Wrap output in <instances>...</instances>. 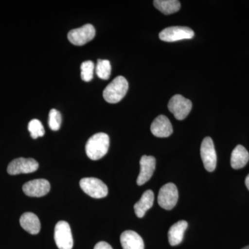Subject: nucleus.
Wrapping results in <instances>:
<instances>
[{"mask_svg":"<svg viewBox=\"0 0 249 249\" xmlns=\"http://www.w3.org/2000/svg\"><path fill=\"white\" fill-rule=\"evenodd\" d=\"M109 147V136L103 132H100L90 137L87 142L85 150L90 160H101L106 155Z\"/></svg>","mask_w":249,"mask_h":249,"instance_id":"nucleus-1","label":"nucleus"},{"mask_svg":"<svg viewBox=\"0 0 249 249\" xmlns=\"http://www.w3.org/2000/svg\"><path fill=\"white\" fill-rule=\"evenodd\" d=\"M129 89L127 80L124 76L114 78L103 91V98L107 103L115 104L120 102Z\"/></svg>","mask_w":249,"mask_h":249,"instance_id":"nucleus-2","label":"nucleus"},{"mask_svg":"<svg viewBox=\"0 0 249 249\" xmlns=\"http://www.w3.org/2000/svg\"><path fill=\"white\" fill-rule=\"evenodd\" d=\"M80 186L87 195L95 199L106 197L108 194L107 186L97 178H82L80 181Z\"/></svg>","mask_w":249,"mask_h":249,"instance_id":"nucleus-3","label":"nucleus"},{"mask_svg":"<svg viewBox=\"0 0 249 249\" xmlns=\"http://www.w3.org/2000/svg\"><path fill=\"white\" fill-rule=\"evenodd\" d=\"M168 107L175 119L182 121L191 112L193 104L189 99H187L181 95L177 94L170 98Z\"/></svg>","mask_w":249,"mask_h":249,"instance_id":"nucleus-4","label":"nucleus"},{"mask_svg":"<svg viewBox=\"0 0 249 249\" xmlns=\"http://www.w3.org/2000/svg\"><path fill=\"white\" fill-rule=\"evenodd\" d=\"M54 240L59 249H72L73 246L71 228L68 222L60 221L55 225Z\"/></svg>","mask_w":249,"mask_h":249,"instance_id":"nucleus-5","label":"nucleus"},{"mask_svg":"<svg viewBox=\"0 0 249 249\" xmlns=\"http://www.w3.org/2000/svg\"><path fill=\"white\" fill-rule=\"evenodd\" d=\"M194 36V31L191 28L181 26L168 27L160 33V40L168 42L189 40L193 38Z\"/></svg>","mask_w":249,"mask_h":249,"instance_id":"nucleus-6","label":"nucleus"},{"mask_svg":"<svg viewBox=\"0 0 249 249\" xmlns=\"http://www.w3.org/2000/svg\"><path fill=\"white\" fill-rule=\"evenodd\" d=\"M178 199V190L173 183H168L160 188L158 196L159 205L162 209L172 210L176 206Z\"/></svg>","mask_w":249,"mask_h":249,"instance_id":"nucleus-7","label":"nucleus"},{"mask_svg":"<svg viewBox=\"0 0 249 249\" xmlns=\"http://www.w3.org/2000/svg\"><path fill=\"white\" fill-rule=\"evenodd\" d=\"M200 152L205 169L209 172H213L217 165V154L211 137L204 139L201 142Z\"/></svg>","mask_w":249,"mask_h":249,"instance_id":"nucleus-8","label":"nucleus"},{"mask_svg":"<svg viewBox=\"0 0 249 249\" xmlns=\"http://www.w3.org/2000/svg\"><path fill=\"white\" fill-rule=\"evenodd\" d=\"M96 30L93 25L87 24L78 29H72L68 33V40L76 46H83L94 38Z\"/></svg>","mask_w":249,"mask_h":249,"instance_id":"nucleus-9","label":"nucleus"},{"mask_svg":"<svg viewBox=\"0 0 249 249\" xmlns=\"http://www.w3.org/2000/svg\"><path fill=\"white\" fill-rule=\"evenodd\" d=\"M39 163L32 158H18L13 160L8 165L7 172L9 175H17L19 174H29L38 169Z\"/></svg>","mask_w":249,"mask_h":249,"instance_id":"nucleus-10","label":"nucleus"},{"mask_svg":"<svg viewBox=\"0 0 249 249\" xmlns=\"http://www.w3.org/2000/svg\"><path fill=\"white\" fill-rule=\"evenodd\" d=\"M51 186L46 179H34L28 181L22 187L23 191L27 196L32 197H41L48 194Z\"/></svg>","mask_w":249,"mask_h":249,"instance_id":"nucleus-11","label":"nucleus"},{"mask_svg":"<svg viewBox=\"0 0 249 249\" xmlns=\"http://www.w3.org/2000/svg\"><path fill=\"white\" fill-rule=\"evenodd\" d=\"M156 168V160L152 156H142L140 160V173L137 183L142 186L150 179Z\"/></svg>","mask_w":249,"mask_h":249,"instance_id":"nucleus-12","label":"nucleus"},{"mask_svg":"<svg viewBox=\"0 0 249 249\" xmlns=\"http://www.w3.org/2000/svg\"><path fill=\"white\" fill-rule=\"evenodd\" d=\"M150 129L154 136L160 138H166L170 137L173 132L171 123L164 115L157 116L152 122Z\"/></svg>","mask_w":249,"mask_h":249,"instance_id":"nucleus-13","label":"nucleus"},{"mask_svg":"<svg viewBox=\"0 0 249 249\" xmlns=\"http://www.w3.org/2000/svg\"><path fill=\"white\" fill-rule=\"evenodd\" d=\"M121 244L124 249H144L142 237L133 231H125L121 234Z\"/></svg>","mask_w":249,"mask_h":249,"instance_id":"nucleus-14","label":"nucleus"},{"mask_svg":"<svg viewBox=\"0 0 249 249\" xmlns=\"http://www.w3.org/2000/svg\"><path fill=\"white\" fill-rule=\"evenodd\" d=\"M21 227L31 235H36L40 232L41 224L40 219L33 213H25L19 219Z\"/></svg>","mask_w":249,"mask_h":249,"instance_id":"nucleus-15","label":"nucleus"},{"mask_svg":"<svg viewBox=\"0 0 249 249\" xmlns=\"http://www.w3.org/2000/svg\"><path fill=\"white\" fill-rule=\"evenodd\" d=\"M154 200H155V196L151 190L144 192L140 200L134 204V209L136 215L139 218L144 217L146 211L151 209L152 206H153Z\"/></svg>","mask_w":249,"mask_h":249,"instance_id":"nucleus-16","label":"nucleus"},{"mask_svg":"<svg viewBox=\"0 0 249 249\" xmlns=\"http://www.w3.org/2000/svg\"><path fill=\"white\" fill-rule=\"evenodd\" d=\"M188 222L181 220L173 224L168 231V240L171 246L179 245L183 240V235L188 228Z\"/></svg>","mask_w":249,"mask_h":249,"instance_id":"nucleus-17","label":"nucleus"},{"mask_svg":"<svg viewBox=\"0 0 249 249\" xmlns=\"http://www.w3.org/2000/svg\"><path fill=\"white\" fill-rule=\"evenodd\" d=\"M249 160V153L242 145H238L232 150L231 165L233 169L238 170L244 168Z\"/></svg>","mask_w":249,"mask_h":249,"instance_id":"nucleus-18","label":"nucleus"},{"mask_svg":"<svg viewBox=\"0 0 249 249\" xmlns=\"http://www.w3.org/2000/svg\"><path fill=\"white\" fill-rule=\"evenodd\" d=\"M153 3L156 9L165 15L175 14L181 8L180 1L178 0H155Z\"/></svg>","mask_w":249,"mask_h":249,"instance_id":"nucleus-19","label":"nucleus"},{"mask_svg":"<svg viewBox=\"0 0 249 249\" xmlns=\"http://www.w3.org/2000/svg\"><path fill=\"white\" fill-rule=\"evenodd\" d=\"M111 67L108 60L99 59L96 67V73L98 78L103 80H108L110 77Z\"/></svg>","mask_w":249,"mask_h":249,"instance_id":"nucleus-20","label":"nucleus"},{"mask_svg":"<svg viewBox=\"0 0 249 249\" xmlns=\"http://www.w3.org/2000/svg\"><path fill=\"white\" fill-rule=\"evenodd\" d=\"M28 129L30 132L31 137L34 139L43 137L45 134V128L42 123L37 119H33L29 122L28 124Z\"/></svg>","mask_w":249,"mask_h":249,"instance_id":"nucleus-21","label":"nucleus"},{"mask_svg":"<svg viewBox=\"0 0 249 249\" xmlns=\"http://www.w3.org/2000/svg\"><path fill=\"white\" fill-rule=\"evenodd\" d=\"M95 65L91 60L83 62L80 66L82 80L85 82H89L93 79Z\"/></svg>","mask_w":249,"mask_h":249,"instance_id":"nucleus-22","label":"nucleus"},{"mask_svg":"<svg viewBox=\"0 0 249 249\" xmlns=\"http://www.w3.org/2000/svg\"><path fill=\"white\" fill-rule=\"evenodd\" d=\"M62 124V116L60 111L57 109H52L49 111V125L53 131H58L60 128Z\"/></svg>","mask_w":249,"mask_h":249,"instance_id":"nucleus-23","label":"nucleus"},{"mask_svg":"<svg viewBox=\"0 0 249 249\" xmlns=\"http://www.w3.org/2000/svg\"><path fill=\"white\" fill-rule=\"evenodd\" d=\"M93 249H113L109 244L106 242H100L96 244Z\"/></svg>","mask_w":249,"mask_h":249,"instance_id":"nucleus-24","label":"nucleus"},{"mask_svg":"<svg viewBox=\"0 0 249 249\" xmlns=\"http://www.w3.org/2000/svg\"><path fill=\"white\" fill-rule=\"evenodd\" d=\"M245 184L247 186V188H248L249 191V174L247 175V178L245 179Z\"/></svg>","mask_w":249,"mask_h":249,"instance_id":"nucleus-25","label":"nucleus"},{"mask_svg":"<svg viewBox=\"0 0 249 249\" xmlns=\"http://www.w3.org/2000/svg\"><path fill=\"white\" fill-rule=\"evenodd\" d=\"M242 249H249V246H247V247H244V248Z\"/></svg>","mask_w":249,"mask_h":249,"instance_id":"nucleus-26","label":"nucleus"}]
</instances>
